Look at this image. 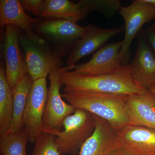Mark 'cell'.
<instances>
[{"mask_svg": "<svg viewBox=\"0 0 155 155\" xmlns=\"http://www.w3.org/2000/svg\"><path fill=\"white\" fill-rule=\"evenodd\" d=\"M34 80L28 73L25 74L12 89L13 98V114L11 126L7 133L16 132L24 128L23 114L28 94Z\"/></svg>", "mask_w": 155, "mask_h": 155, "instance_id": "cell-18", "label": "cell"}, {"mask_svg": "<svg viewBox=\"0 0 155 155\" xmlns=\"http://www.w3.org/2000/svg\"><path fill=\"white\" fill-rule=\"evenodd\" d=\"M146 37L155 54V21L144 30Z\"/></svg>", "mask_w": 155, "mask_h": 155, "instance_id": "cell-24", "label": "cell"}, {"mask_svg": "<svg viewBox=\"0 0 155 155\" xmlns=\"http://www.w3.org/2000/svg\"><path fill=\"white\" fill-rule=\"evenodd\" d=\"M86 17L80 3L69 0H45L41 9V18H57L77 23Z\"/></svg>", "mask_w": 155, "mask_h": 155, "instance_id": "cell-17", "label": "cell"}, {"mask_svg": "<svg viewBox=\"0 0 155 155\" xmlns=\"http://www.w3.org/2000/svg\"><path fill=\"white\" fill-rule=\"evenodd\" d=\"M93 115L94 132L81 147L79 155H109L118 148L117 130L104 119Z\"/></svg>", "mask_w": 155, "mask_h": 155, "instance_id": "cell-14", "label": "cell"}, {"mask_svg": "<svg viewBox=\"0 0 155 155\" xmlns=\"http://www.w3.org/2000/svg\"><path fill=\"white\" fill-rule=\"evenodd\" d=\"M85 16L93 11L101 12L108 17L114 16L122 8L119 0H83L79 2Z\"/></svg>", "mask_w": 155, "mask_h": 155, "instance_id": "cell-21", "label": "cell"}, {"mask_svg": "<svg viewBox=\"0 0 155 155\" xmlns=\"http://www.w3.org/2000/svg\"><path fill=\"white\" fill-rule=\"evenodd\" d=\"M137 36L135 56L129 64L130 74L137 85L144 89L150 90L155 85V54L143 28Z\"/></svg>", "mask_w": 155, "mask_h": 155, "instance_id": "cell-9", "label": "cell"}, {"mask_svg": "<svg viewBox=\"0 0 155 155\" xmlns=\"http://www.w3.org/2000/svg\"><path fill=\"white\" fill-rule=\"evenodd\" d=\"M28 136L24 129L13 133H6L0 139L2 155H27L26 145Z\"/></svg>", "mask_w": 155, "mask_h": 155, "instance_id": "cell-20", "label": "cell"}, {"mask_svg": "<svg viewBox=\"0 0 155 155\" xmlns=\"http://www.w3.org/2000/svg\"><path fill=\"white\" fill-rule=\"evenodd\" d=\"M64 93L87 92L128 95L141 94L149 90L137 85L130 74L129 64L118 72L98 75H78L64 70L61 77Z\"/></svg>", "mask_w": 155, "mask_h": 155, "instance_id": "cell-1", "label": "cell"}, {"mask_svg": "<svg viewBox=\"0 0 155 155\" xmlns=\"http://www.w3.org/2000/svg\"><path fill=\"white\" fill-rule=\"evenodd\" d=\"M109 155H132L126 152L124 150H122L120 148H117V149L113 151Z\"/></svg>", "mask_w": 155, "mask_h": 155, "instance_id": "cell-25", "label": "cell"}, {"mask_svg": "<svg viewBox=\"0 0 155 155\" xmlns=\"http://www.w3.org/2000/svg\"><path fill=\"white\" fill-rule=\"evenodd\" d=\"M19 41L25 53L27 73L34 81L46 78L54 68L62 66L61 57L39 35L34 39L20 36Z\"/></svg>", "mask_w": 155, "mask_h": 155, "instance_id": "cell-5", "label": "cell"}, {"mask_svg": "<svg viewBox=\"0 0 155 155\" xmlns=\"http://www.w3.org/2000/svg\"><path fill=\"white\" fill-rule=\"evenodd\" d=\"M129 125L155 130V96L150 90L126 98Z\"/></svg>", "mask_w": 155, "mask_h": 155, "instance_id": "cell-15", "label": "cell"}, {"mask_svg": "<svg viewBox=\"0 0 155 155\" xmlns=\"http://www.w3.org/2000/svg\"><path fill=\"white\" fill-rule=\"evenodd\" d=\"M13 114L12 89L6 77L5 68L0 67V136L5 134L11 126Z\"/></svg>", "mask_w": 155, "mask_h": 155, "instance_id": "cell-19", "label": "cell"}, {"mask_svg": "<svg viewBox=\"0 0 155 155\" xmlns=\"http://www.w3.org/2000/svg\"><path fill=\"white\" fill-rule=\"evenodd\" d=\"M118 147L132 155H155V130L128 125L117 130Z\"/></svg>", "mask_w": 155, "mask_h": 155, "instance_id": "cell-13", "label": "cell"}, {"mask_svg": "<svg viewBox=\"0 0 155 155\" xmlns=\"http://www.w3.org/2000/svg\"><path fill=\"white\" fill-rule=\"evenodd\" d=\"M122 45V41L105 45L94 54L88 62L75 65L72 72L82 75H102L118 72L124 66L120 58Z\"/></svg>", "mask_w": 155, "mask_h": 155, "instance_id": "cell-11", "label": "cell"}, {"mask_svg": "<svg viewBox=\"0 0 155 155\" xmlns=\"http://www.w3.org/2000/svg\"><path fill=\"white\" fill-rule=\"evenodd\" d=\"M86 31V26L53 18L41 19L34 29L35 32L45 40L55 54L61 58L69 52Z\"/></svg>", "mask_w": 155, "mask_h": 155, "instance_id": "cell-4", "label": "cell"}, {"mask_svg": "<svg viewBox=\"0 0 155 155\" xmlns=\"http://www.w3.org/2000/svg\"><path fill=\"white\" fill-rule=\"evenodd\" d=\"M65 69L62 66L56 67L49 75L50 86L42 131L61 130L65 119L75 112V108L64 101L60 93L61 75Z\"/></svg>", "mask_w": 155, "mask_h": 155, "instance_id": "cell-7", "label": "cell"}, {"mask_svg": "<svg viewBox=\"0 0 155 155\" xmlns=\"http://www.w3.org/2000/svg\"><path fill=\"white\" fill-rule=\"evenodd\" d=\"M34 143L32 155H64L59 151L55 136L51 134L42 131Z\"/></svg>", "mask_w": 155, "mask_h": 155, "instance_id": "cell-22", "label": "cell"}, {"mask_svg": "<svg viewBox=\"0 0 155 155\" xmlns=\"http://www.w3.org/2000/svg\"><path fill=\"white\" fill-rule=\"evenodd\" d=\"M150 90L153 93V94L155 96V85L152 87Z\"/></svg>", "mask_w": 155, "mask_h": 155, "instance_id": "cell-26", "label": "cell"}, {"mask_svg": "<svg viewBox=\"0 0 155 155\" xmlns=\"http://www.w3.org/2000/svg\"><path fill=\"white\" fill-rule=\"evenodd\" d=\"M48 95L46 78L34 81L22 118L23 127L30 142L34 143L42 132Z\"/></svg>", "mask_w": 155, "mask_h": 155, "instance_id": "cell-8", "label": "cell"}, {"mask_svg": "<svg viewBox=\"0 0 155 155\" xmlns=\"http://www.w3.org/2000/svg\"><path fill=\"white\" fill-rule=\"evenodd\" d=\"M86 32L84 36L75 43L69 53L66 70H72L80 59L94 52L112 37L125 30V26L110 29L92 25H86Z\"/></svg>", "mask_w": 155, "mask_h": 155, "instance_id": "cell-10", "label": "cell"}, {"mask_svg": "<svg viewBox=\"0 0 155 155\" xmlns=\"http://www.w3.org/2000/svg\"><path fill=\"white\" fill-rule=\"evenodd\" d=\"M126 95L104 93H64L62 97L75 109H81L105 120L118 130L129 125Z\"/></svg>", "mask_w": 155, "mask_h": 155, "instance_id": "cell-2", "label": "cell"}, {"mask_svg": "<svg viewBox=\"0 0 155 155\" xmlns=\"http://www.w3.org/2000/svg\"><path fill=\"white\" fill-rule=\"evenodd\" d=\"M125 21V37L122 41L120 58L123 66L129 64L130 47L142 27L155 19V5L146 0H134L129 5L122 6L119 11Z\"/></svg>", "mask_w": 155, "mask_h": 155, "instance_id": "cell-6", "label": "cell"}, {"mask_svg": "<svg viewBox=\"0 0 155 155\" xmlns=\"http://www.w3.org/2000/svg\"><path fill=\"white\" fill-rule=\"evenodd\" d=\"M41 19L29 16L18 0L0 1L1 27L14 25L24 31L30 38H35L38 35L35 32V28Z\"/></svg>", "mask_w": 155, "mask_h": 155, "instance_id": "cell-16", "label": "cell"}, {"mask_svg": "<svg viewBox=\"0 0 155 155\" xmlns=\"http://www.w3.org/2000/svg\"><path fill=\"white\" fill-rule=\"evenodd\" d=\"M20 2L26 13L33 14L37 18L41 17L42 0H20Z\"/></svg>", "mask_w": 155, "mask_h": 155, "instance_id": "cell-23", "label": "cell"}, {"mask_svg": "<svg viewBox=\"0 0 155 155\" xmlns=\"http://www.w3.org/2000/svg\"><path fill=\"white\" fill-rule=\"evenodd\" d=\"M64 130L45 131L55 136L58 149L63 155H75L94 132L96 121L94 116L87 111L75 109L63 122Z\"/></svg>", "mask_w": 155, "mask_h": 155, "instance_id": "cell-3", "label": "cell"}, {"mask_svg": "<svg viewBox=\"0 0 155 155\" xmlns=\"http://www.w3.org/2000/svg\"><path fill=\"white\" fill-rule=\"evenodd\" d=\"M146 1L148 2L155 5V0H146Z\"/></svg>", "mask_w": 155, "mask_h": 155, "instance_id": "cell-27", "label": "cell"}, {"mask_svg": "<svg viewBox=\"0 0 155 155\" xmlns=\"http://www.w3.org/2000/svg\"><path fill=\"white\" fill-rule=\"evenodd\" d=\"M5 27L3 51L6 77L12 89L27 73V67L19 46L20 28L11 25Z\"/></svg>", "mask_w": 155, "mask_h": 155, "instance_id": "cell-12", "label": "cell"}]
</instances>
